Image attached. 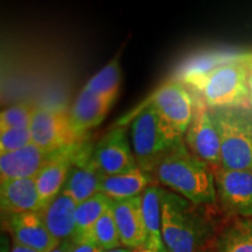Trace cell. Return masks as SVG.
Returning <instances> with one entry per match:
<instances>
[{
	"mask_svg": "<svg viewBox=\"0 0 252 252\" xmlns=\"http://www.w3.org/2000/svg\"><path fill=\"white\" fill-rule=\"evenodd\" d=\"M161 232L167 252H200L209 249L219 231L210 208L160 188Z\"/></svg>",
	"mask_w": 252,
	"mask_h": 252,
	"instance_id": "1",
	"label": "cell"
},
{
	"mask_svg": "<svg viewBox=\"0 0 252 252\" xmlns=\"http://www.w3.org/2000/svg\"><path fill=\"white\" fill-rule=\"evenodd\" d=\"M152 175L165 186L198 206H215L217 193L212 167L184 143L158 163Z\"/></svg>",
	"mask_w": 252,
	"mask_h": 252,
	"instance_id": "2",
	"label": "cell"
},
{
	"mask_svg": "<svg viewBox=\"0 0 252 252\" xmlns=\"http://www.w3.org/2000/svg\"><path fill=\"white\" fill-rule=\"evenodd\" d=\"M130 139L138 167L152 174L163 158L185 143V135L146 104L132 119Z\"/></svg>",
	"mask_w": 252,
	"mask_h": 252,
	"instance_id": "3",
	"label": "cell"
},
{
	"mask_svg": "<svg viewBox=\"0 0 252 252\" xmlns=\"http://www.w3.org/2000/svg\"><path fill=\"white\" fill-rule=\"evenodd\" d=\"M251 53L220 65L209 74L182 83L198 94L209 109L249 108L248 59Z\"/></svg>",
	"mask_w": 252,
	"mask_h": 252,
	"instance_id": "4",
	"label": "cell"
},
{
	"mask_svg": "<svg viewBox=\"0 0 252 252\" xmlns=\"http://www.w3.org/2000/svg\"><path fill=\"white\" fill-rule=\"evenodd\" d=\"M220 139L222 168L252 171V108L212 109Z\"/></svg>",
	"mask_w": 252,
	"mask_h": 252,
	"instance_id": "5",
	"label": "cell"
},
{
	"mask_svg": "<svg viewBox=\"0 0 252 252\" xmlns=\"http://www.w3.org/2000/svg\"><path fill=\"white\" fill-rule=\"evenodd\" d=\"M30 130L33 144L47 151L68 149L84 139L75 131L70 115L56 108H35Z\"/></svg>",
	"mask_w": 252,
	"mask_h": 252,
	"instance_id": "6",
	"label": "cell"
},
{
	"mask_svg": "<svg viewBox=\"0 0 252 252\" xmlns=\"http://www.w3.org/2000/svg\"><path fill=\"white\" fill-rule=\"evenodd\" d=\"M90 159L102 175L126 174L139 168L123 126L111 128L91 146Z\"/></svg>",
	"mask_w": 252,
	"mask_h": 252,
	"instance_id": "7",
	"label": "cell"
},
{
	"mask_svg": "<svg viewBox=\"0 0 252 252\" xmlns=\"http://www.w3.org/2000/svg\"><path fill=\"white\" fill-rule=\"evenodd\" d=\"M185 143L188 150L212 167L213 171L222 167L219 130L212 109L200 97H196L193 119L185 133Z\"/></svg>",
	"mask_w": 252,
	"mask_h": 252,
	"instance_id": "8",
	"label": "cell"
},
{
	"mask_svg": "<svg viewBox=\"0 0 252 252\" xmlns=\"http://www.w3.org/2000/svg\"><path fill=\"white\" fill-rule=\"evenodd\" d=\"M217 202L230 217L252 219V171H214Z\"/></svg>",
	"mask_w": 252,
	"mask_h": 252,
	"instance_id": "9",
	"label": "cell"
},
{
	"mask_svg": "<svg viewBox=\"0 0 252 252\" xmlns=\"http://www.w3.org/2000/svg\"><path fill=\"white\" fill-rule=\"evenodd\" d=\"M195 103L196 96H193L187 87L176 80L162 84L147 102L182 135L193 119Z\"/></svg>",
	"mask_w": 252,
	"mask_h": 252,
	"instance_id": "10",
	"label": "cell"
},
{
	"mask_svg": "<svg viewBox=\"0 0 252 252\" xmlns=\"http://www.w3.org/2000/svg\"><path fill=\"white\" fill-rule=\"evenodd\" d=\"M6 230L15 245H21L39 252H50L61 243L48 231L39 212L5 215Z\"/></svg>",
	"mask_w": 252,
	"mask_h": 252,
	"instance_id": "11",
	"label": "cell"
},
{
	"mask_svg": "<svg viewBox=\"0 0 252 252\" xmlns=\"http://www.w3.org/2000/svg\"><path fill=\"white\" fill-rule=\"evenodd\" d=\"M91 146L93 145L87 141H82L62 189V193L70 196L77 206L99 193V185L103 175L91 162Z\"/></svg>",
	"mask_w": 252,
	"mask_h": 252,
	"instance_id": "12",
	"label": "cell"
},
{
	"mask_svg": "<svg viewBox=\"0 0 252 252\" xmlns=\"http://www.w3.org/2000/svg\"><path fill=\"white\" fill-rule=\"evenodd\" d=\"M61 151H47L32 143L15 152L2 154L0 156V181L35 178Z\"/></svg>",
	"mask_w": 252,
	"mask_h": 252,
	"instance_id": "13",
	"label": "cell"
},
{
	"mask_svg": "<svg viewBox=\"0 0 252 252\" xmlns=\"http://www.w3.org/2000/svg\"><path fill=\"white\" fill-rule=\"evenodd\" d=\"M111 209L123 247L132 250L145 248L146 234L141 195L126 200H111Z\"/></svg>",
	"mask_w": 252,
	"mask_h": 252,
	"instance_id": "14",
	"label": "cell"
},
{
	"mask_svg": "<svg viewBox=\"0 0 252 252\" xmlns=\"http://www.w3.org/2000/svg\"><path fill=\"white\" fill-rule=\"evenodd\" d=\"M83 141V140H82ZM80 143L68 149L62 150L45 168L35 176L37 193H39L41 210L61 194L67 180L72 160L80 147Z\"/></svg>",
	"mask_w": 252,
	"mask_h": 252,
	"instance_id": "15",
	"label": "cell"
},
{
	"mask_svg": "<svg viewBox=\"0 0 252 252\" xmlns=\"http://www.w3.org/2000/svg\"><path fill=\"white\" fill-rule=\"evenodd\" d=\"M0 206L5 215L40 212L41 203L35 178L0 182Z\"/></svg>",
	"mask_w": 252,
	"mask_h": 252,
	"instance_id": "16",
	"label": "cell"
},
{
	"mask_svg": "<svg viewBox=\"0 0 252 252\" xmlns=\"http://www.w3.org/2000/svg\"><path fill=\"white\" fill-rule=\"evenodd\" d=\"M77 203L67 194L62 193L40 210L41 217L54 238L59 242L72 239L76 226Z\"/></svg>",
	"mask_w": 252,
	"mask_h": 252,
	"instance_id": "17",
	"label": "cell"
},
{
	"mask_svg": "<svg viewBox=\"0 0 252 252\" xmlns=\"http://www.w3.org/2000/svg\"><path fill=\"white\" fill-rule=\"evenodd\" d=\"M110 108L111 104L83 88L69 112L77 134L84 137L88 131L98 126Z\"/></svg>",
	"mask_w": 252,
	"mask_h": 252,
	"instance_id": "18",
	"label": "cell"
},
{
	"mask_svg": "<svg viewBox=\"0 0 252 252\" xmlns=\"http://www.w3.org/2000/svg\"><path fill=\"white\" fill-rule=\"evenodd\" d=\"M154 184V176L143 169L137 168L133 172L119 175H103L99 185V193L110 200L118 201L143 195Z\"/></svg>",
	"mask_w": 252,
	"mask_h": 252,
	"instance_id": "19",
	"label": "cell"
},
{
	"mask_svg": "<svg viewBox=\"0 0 252 252\" xmlns=\"http://www.w3.org/2000/svg\"><path fill=\"white\" fill-rule=\"evenodd\" d=\"M213 252H252V219L232 217L214 238Z\"/></svg>",
	"mask_w": 252,
	"mask_h": 252,
	"instance_id": "20",
	"label": "cell"
},
{
	"mask_svg": "<svg viewBox=\"0 0 252 252\" xmlns=\"http://www.w3.org/2000/svg\"><path fill=\"white\" fill-rule=\"evenodd\" d=\"M160 186L151 185L144 191L143 216L146 234L145 248L153 252H167L161 232V203H160Z\"/></svg>",
	"mask_w": 252,
	"mask_h": 252,
	"instance_id": "21",
	"label": "cell"
},
{
	"mask_svg": "<svg viewBox=\"0 0 252 252\" xmlns=\"http://www.w3.org/2000/svg\"><path fill=\"white\" fill-rule=\"evenodd\" d=\"M110 207L111 200L102 193H97L78 204L76 209V226L72 237L74 243L87 241L93 226Z\"/></svg>",
	"mask_w": 252,
	"mask_h": 252,
	"instance_id": "22",
	"label": "cell"
},
{
	"mask_svg": "<svg viewBox=\"0 0 252 252\" xmlns=\"http://www.w3.org/2000/svg\"><path fill=\"white\" fill-rule=\"evenodd\" d=\"M244 53H234V52H214L208 53V54L197 55L191 58L181 65L176 72L175 80L185 83L186 81L191 80V78L203 76V75L209 74L214 69L220 65L225 64V63L234 61V60L241 58Z\"/></svg>",
	"mask_w": 252,
	"mask_h": 252,
	"instance_id": "23",
	"label": "cell"
},
{
	"mask_svg": "<svg viewBox=\"0 0 252 252\" xmlns=\"http://www.w3.org/2000/svg\"><path fill=\"white\" fill-rule=\"evenodd\" d=\"M121 80V65H119L118 59H115L108 63L102 70L97 72L94 77H91L84 89L97 94L112 105L117 98Z\"/></svg>",
	"mask_w": 252,
	"mask_h": 252,
	"instance_id": "24",
	"label": "cell"
},
{
	"mask_svg": "<svg viewBox=\"0 0 252 252\" xmlns=\"http://www.w3.org/2000/svg\"><path fill=\"white\" fill-rule=\"evenodd\" d=\"M88 241L93 242L102 250H111L123 247L111 207L93 226L86 242Z\"/></svg>",
	"mask_w": 252,
	"mask_h": 252,
	"instance_id": "25",
	"label": "cell"
},
{
	"mask_svg": "<svg viewBox=\"0 0 252 252\" xmlns=\"http://www.w3.org/2000/svg\"><path fill=\"white\" fill-rule=\"evenodd\" d=\"M34 110L35 108L30 103L14 104L2 110L0 115V131L30 127Z\"/></svg>",
	"mask_w": 252,
	"mask_h": 252,
	"instance_id": "26",
	"label": "cell"
},
{
	"mask_svg": "<svg viewBox=\"0 0 252 252\" xmlns=\"http://www.w3.org/2000/svg\"><path fill=\"white\" fill-rule=\"evenodd\" d=\"M33 143L30 127L8 128L0 132V153L7 154L24 149Z\"/></svg>",
	"mask_w": 252,
	"mask_h": 252,
	"instance_id": "27",
	"label": "cell"
},
{
	"mask_svg": "<svg viewBox=\"0 0 252 252\" xmlns=\"http://www.w3.org/2000/svg\"><path fill=\"white\" fill-rule=\"evenodd\" d=\"M102 249H99L93 242H81V243H75L71 252H100Z\"/></svg>",
	"mask_w": 252,
	"mask_h": 252,
	"instance_id": "28",
	"label": "cell"
},
{
	"mask_svg": "<svg viewBox=\"0 0 252 252\" xmlns=\"http://www.w3.org/2000/svg\"><path fill=\"white\" fill-rule=\"evenodd\" d=\"M248 87H249V100L252 108V53L248 59Z\"/></svg>",
	"mask_w": 252,
	"mask_h": 252,
	"instance_id": "29",
	"label": "cell"
},
{
	"mask_svg": "<svg viewBox=\"0 0 252 252\" xmlns=\"http://www.w3.org/2000/svg\"><path fill=\"white\" fill-rule=\"evenodd\" d=\"M74 245H75L74 241H72V239H68V241L61 242V243H60L54 250H52L50 252H71Z\"/></svg>",
	"mask_w": 252,
	"mask_h": 252,
	"instance_id": "30",
	"label": "cell"
},
{
	"mask_svg": "<svg viewBox=\"0 0 252 252\" xmlns=\"http://www.w3.org/2000/svg\"><path fill=\"white\" fill-rule=\"evenodd\" d=\"M11 252H39V251H35L33 250V249H30V248H26V247H21V245H15L12 248Z\"/></svg>",
	"mask_w": 252,
	"mask_h": 252,
	"instance_id": "31",
	"label": "cell"
},
{
	"mask_svg": "<svg viewBox=\"0 0 252 252\" xmlns=\"http://www.w3.org/2000/svg\"><path fill=\"white\" fill-rule=\"evenodd\" d=\"M100 252H133V250L125 247H121L117 249H111V250H100Z\"/></svg>",
	"mask_w": 252,
	"mask_h": 252,
	"instance_id": "32",
	"label": "cell"
},
{
	"mask_svg": "<svg viewBox=\"0 0 252 252\" xmlns=\"http://www.w3.org/2000/svg\"><path fill=\"white\" fill-rule=\"evenodd\" d=\"M133 252H153V251H151L146 248H139V249H134Z\"/></svg>",
	"mask_w": 252,
	"mask_h": 252,
	"instance_id": "33",
	"label": "cell"
},
{
	"mask_svg": "<svg viewBox=\"0 0 252 252\" xmlns=\"http://www.w3.org/2000/svg\"><path fill=\"white\" fill-rule=\"evenodd\" d=\"M200 252H213V251L210 250V249H206V250H202V251H200Z\"/></svg>",
	"mask_w": 252,
	"mask_h": 252,
	"instance_id": "34",
	"label": "cell"
}]
</instances>
